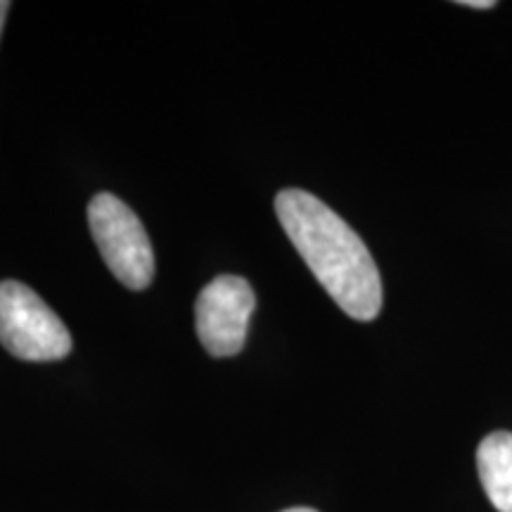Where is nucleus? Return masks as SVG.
Instances as JSON below:
<instances>
[{
	"mask_svg": "<svg viewBox=\"0 0 512 512\" xmlns=\"http://www.w3.org/2000/svg\"><path fill=\"white\" fill-rule=\"evenodd\" d=\"M275 214L306 266L354 320H375L382 311V280L366 242L342 216L306 190L287 188L275 197Z\"/></svg>",
	"mask_w": 512,
	"mask_h": 512,
	"instance_id": "1",
	"label": "nucleus"
},
{
	"mask_svg": "<svg viewBox=\"0 0 512 512\" xmlns=\"http://www.w3.org/2000/svg\"><path fill=\"white\" fill-rule=\"evenodd\" d=\"M88 223L102 261L128 290L140 292L155 278V254L143 223L128 204L100 192L88 204Z\"/></svg>",
	"mask_w": 512,
	"mask_h": 512,
	"instance_id": "2",
	"label": "nucleus"
},
{
	"mask_svg": "<svg viewBox=\"0 0 512 512\" xmlns=\"http://www.w3.org/2000/svg\"><path fill=\"white\" fill-rule=\"evenodd\" d=\"M0 344L31 363L60 361L72 351V335L38 294L17 280L0 283Z\"/></svg>",
	"mask_w": 512,
	"mask_h": 512,
	"instance_id": "3",
	"label": "nucleus"
},
{
	"mask_svg": "<svg viewBox=\"0 0 512 512\" xmlns=\"http://www.w3.org/2000/svg\"><path fill=\"white\" fill-rule=\"evenodd\" d=\"M254 309L256 294L245 278L219 275L211 280L195 304V328L202 347L214 358L240 354Z\"/></svg>",
	"mask_w": 512,
	"mask_h": 512,
	"instance_id": "4",
	"label": "nucleus"
},
{
	"mask_svg": "<svg viewBox=\"0 0 512 512\" xmlns=\"http://www.w3.org/2000/svg\"><path fill=\"white\" fill-rule=\"evenodd\" d=\"M477 470L491 505L512 512V434L494 432L477 448Z\"/></svg>",
	"mask_w": 512,
	"mask_h": 512,
	"instance_id": "5",
	"label": "nucleus"
},
{
	"mask_svg": "<svg viewBox=\"0 0 512 512\" xmlns=\"http://www.w3.org/2000/svg\"><path fill=\"white\" fill-rule=\"evenodd\" d=\"M460 5H467V8H482V10H489V8H496L494 0H465V3Z\"/></svg>",
	"mask_w": 512,
	"mask_h": 512,
	"instance_id": "6",
	"label": "nucleus"
},
{
	"mask_svg": "<svg viewBox=\"0 0 512 512\" xmlns=\"http://www.w3.org/2000/svg\"><path fill=\"white\" fill-rule=\"evenodd\" d=\"M10 12V3L8 0H0V34H3V24H5V17H8Z\"/></svg>",
	"mask_w": 512,
	"mask_h": 512,
	"instance_id": "7",
	"label": "nucleus"
},
{
	"mask_svg": "<svg viewBox=\"0 0 512 512\" xmlns=\"http://www.w3.org/2000/svg\"><path fill=\"white\" fill-rule=\"evenodd\" d=\"M283 512H318V510H313V508H290V510H283Z\"/></svg>",
	"mask_w": 512,
	"mask_h": 512,
	"instance_id": "8",
	"label": "nucleus"
}]
</instances>
